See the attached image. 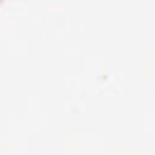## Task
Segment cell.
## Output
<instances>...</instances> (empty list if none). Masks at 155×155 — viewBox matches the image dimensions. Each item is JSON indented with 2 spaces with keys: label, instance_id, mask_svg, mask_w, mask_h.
<instances>
[]
</instances>
